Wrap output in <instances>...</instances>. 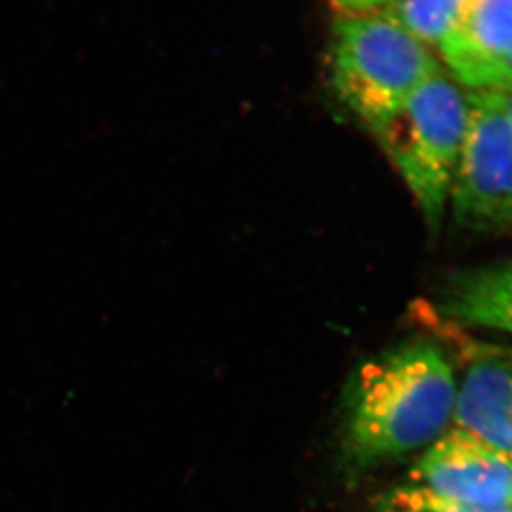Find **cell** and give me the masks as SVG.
I'll list each match as a JSON object with an SVG mask.
<instances>
[{
  "label": "cell",
  "instance_id": "obj_1",
  "mask_svg": "<svg viewBox=\"0 0 512 512\" xmlns=\"http://www.w3.org/2000/svg\"><path fill=\"white\" fill-rule=\"evenodd\" d=\"M456 380L436 346L411 343L358 366L341 404L343 459L373 468L428 448L453 419Z\"/></svg>",
  "mask_w": 512,
  "mask_h": 512
},
{
  "label": "cell",
  "instance_id": "obj_2",
  "mask_svg": "<svg viewBox=\"0 0 512 512\" xmlns=\"http://www.w3.org/2000/svg\"><path fill=\"white\" fill-rule=\"evenodd\" d=\"M441 70L431 50L384 12L341 15L330 49L341 104L375 133Z\"/></svg>",
  "mask_w": 512,
  "mask_h": 512
},
{
  "label": "cell",
  "instance_id": "obj_3",
  "mask_svg": "<svg viewBox=\"0 0 512 512\" xmlns=\"http://www.w3.org/2000/svg\"><path fill=\"white\" fill-rule=\"evenodd\" d=\"M469 100L443 69L421 84L373 135L438 233L468 130Z\"/></svg>",
  "mask_w": 512,
  "mask_h": 512
},
{
  "label": "cell",
  "instance_id": "obj_4",
  "mask_svg": "<svg viewBox=\"0 0 512 512\" xmlns=\"http://www.w3.org/2000/svg\"><path fill=\"white\" fill-rule=\"evenodd\" d=\"M469 120L449 190L454 220L471 232L512 228V132L496 90L468 94Z\"/></svg>",
  "mask_w": 512,
  "mask_h": 512
},
{
  "label": "cell",
  "instance_id": "obj_5",
  "mask_svg": "<svg viewBox=\"0 0 512 512\" xmlns=\"http://www.w3.org/2000/svg\"><path fill=\"white\" fill-rule=\"evenodd\" d=\"M409 478V484L449 501L512 506V459L463 429H446L429 444Z\"/></svg>",
  "mask_w": 512,
  "mask_h": 512
},
{
  "label": "cell",
  "instance_id": "obj_6",
  "mask_svg": "<svg viewBox=\"0 0 512 512\" xmlns=\"http://www.w3.org/2000/svg\"><path fill=\"white\" fill-rule=\"evenodd\" d=\"M454 428L512 459V361L483 360L469 366L456 386Z\"/></svg>",
  "mask_w": 512,
  "mask_h": 512
},
{
  "label": "cell",
  "instance_id": "obj_7",
  "mask_svg": "<svg viewBox=\"0 0 512 512\" xmlns=\"http://www.w3.org/2000/svg\"><path fill=\"white\" fill-rule=\"evenodd\" d=\"M439 310L459 325L512 336V261L453 273L441 288Z\"/></svg>",
  "mask_w": 512,
  "mask_h": 512
},
{
  "label": "cell",
  "instance_id": "obj_8",
  "mask_svg": "<svg viewBox=\"0 0 512 512\" xmlns=\"http://www.w3.org/2000/svg\"><path fill=\"white\" fill-rule=\"evenodd\" d=\"M512 47V0H468L453 34L439 47L459 84Z\"/></svg>",
  "mask_w": 512,
  "mask_h": 512
},
{
  "label": "cell",
  "instance_id": "obj_9",
  "mask_svg": "<svg viewBox=\"0 0 512 512\" xmlns=\"http://www.w3.org/2000/svg\"><path fill=\"white\" fill-rule=\"evenodd\" d=\"M468 0H393L384 14L408 30L426 47L439 49L453 34Z\"/></svg>",
  "mask_w": 512,
  "mask_h": 512
},
{
  "label": "cell",
  "instance_id": "obj_10",
  "mask_svg": "<svg viewBox=\"0 0 512 512\" xmlns=\"http://www.w3.org/2000/svg\"><path fill=\"white\" fill-rule=\"evenodd\" d=\"M381 512H512L511 504L479 506L438 498L413 484L394 489L381 501Z\"/></svg>",
  "mask_w": 512,
  "mask_h": 512
},
{
  "label": "cell",
  "instance_id": "obj_11",
  "mask_svg": "<svg viewBox=\"0 0 512 512\" xmlns=\"http://www.w3.org/2000/svg\"><path fill=\"white\" fill-rule=\"evenodd\" d=\"M466 87L471 90L512 89V47L493 64L486 65L469 79Z\"/></svg>",
  "mask_w": 512,
  "mask_h": 512
},
{
  "label": "cell",
  "instance_id": "obj_12",
  "mask_svg": "<svg viewBox=\"0 0 512 512\" xmlns=\"http://www.w3.org/2000/svg\"><path fill=\"white\" fill-rule=\"evenodd\" d=\"M330 2L340 10L341 15H360L380 12L393 0H330Z\"/></svg>",
  "mask_w": 512,
  "mask_h": 512
},
{
  "label": "cell",
  "instance_id": "obj_13",
  "mask_svg": "<svg viewBox=\"0 0 512 512\" xmlns=\"http://www.w3.org/2000/svg\"><path fill=\"white\" fill-rule=\"evenodd\" d=\"M496 92L499 94V99H501V104H503L504 115L508 119L512 132V89L496 90Z\"/></svg>",
  "mask_w": 512,
  "mask_h": 512
}]
</instances>
